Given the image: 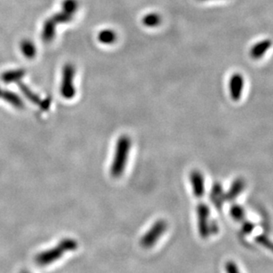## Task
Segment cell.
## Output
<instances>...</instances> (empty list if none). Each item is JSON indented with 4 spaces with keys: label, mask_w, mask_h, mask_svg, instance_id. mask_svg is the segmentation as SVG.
Here are the masks:
<instances>
[{
    "label": "cell",
    "mask_w": 273,
    "mask_h": 273,
    "mask_svg": "<svg viewBox=\"0 0 273 273\" xmlns=\"http://www.w3.org/2000/svg\"><path fill=\"white\" fill-rule=\"evenodd\" d=\"M78 243L77 242L71 239V238H65L52 249L42 251L41 253L36 255L35 261L37 266H47L52 265V263L59 260L62 258L64 254L67 252H72L77 250Z\"/></svg>",
    "instance_id": "1"
},
{
    "label": "cell",
    "mask_w": 273,
    "mask_h": 273,
    "mask_svg": "<svg viewBox=\"0 0 273 273\" xmlns=\"http://www.w3.org/2000/svg\"><path fill=\"white\" fill-rule=\"evenodd\" d=\"M131 147V140L128 136L123 135L119 138L115 147V156L110 168L111 176L113 178H119L123 174Z\"/></svg>",
    "instance_id": "2"
},
{
    "label": "cell",
    "mask_w": 273,
    "mask_h": 273,
    "mask_svg": "<svg viewBox=\"0 0 273 273\" xmlns=\"http://www.w3.org/2000/svg\"><path fill=\"white\" fill-rule=\"evenodd\" d=\"M168 229V223L164 219H159L155 222L153 226H151L149 230L146 234L143 235L140 239V246L144 249H150L158 242L160 238L163 236V234Z\"/></svg>",
    "instance_id": "3"
},
{
    "label": "cell",
    "mask_w": 273,
    "mask_h": 273,
    "mask_svg": "<svg viewBox=\"0 0 273 273\" xmlns=\"http://www.w3.org/2000/svg\"><path fill=\"white\" fill-rule=\"evenodd\" d=\"M75 68L74 65L70 63L66 64L62 70V80L60 85V93L65 99H70L75 97Z\"/></svg>",
    "instance_id": "4"
},
{
    "label": "cell",
    "mask_w": 273,
    "mask_h": 273,
    "mask_svg": "<svg viewBox=\"0 0 273 273\" xmlns=\"http://www.w3.org/2000/svg\"><path fill=\"white\" fill-rule=\"evenodd\" d=\"M244 86L245 79L243 75L241 73H234V75L230 77L229 80V93L231 99L235 102L242 99Z\"/></svg>",
    "instance_id": "5"
},
{
    "label": "cell",
    "mask_w": 273,
    "mask_h": 273,
    "mask_svg": "<svg viewBox=\"0 0 273 273\" xmlns=\"http://www.w3.org/2000/svg\"><path fill=\"white\" fill-rule=\"evenodd\" d=\"M210 214V208L204 203H200L197 207V219H198L199 233L202 238H207L210 234V226L209 225Z\"/></svg>",
    "instance_id": "6"
},
{
    "label": "cell",
    "mask_w": 273,
    "mask_h": 273,
    "mask_svg": "<svg viewBox=\"0 0 273 273\" xmlns=\"http://www.w3.org/2000/svg\"><path fill=\"white\" fill-rule=\"evenodd\" d=\"M190 182L194 196L196 198H202L205 193V180L202 171L198 170H192Z\"/></svg>",
    "instance_id": "7"
},
{
    "label": "cell",
    "mask_w": 273,
    "mask_h": 273,
    "mask_svg": "<svg viewBox=\"0 0 273 273\" xmlns=\"http://www.w3.org/2000/svg\"><path fill=\"white\" fill-rule=\"evenodd\" d=\"M273 46V41L271 39H263L258 41V43L254 44L252 47L250 48V55L251 59L255 60L261 59L266 55L267 52Z\"/></svg>",
    "instance_id": "8"
},
{
    "label": "cell",
    "mask_w": 273,
    "mask_h": 273,
    "mask_svg": "<svg viewBox=\"0 0 273 273\" xmlns=\"http://www.w3.org/2000/svg\"><path fill=\"white\" fill-rule=\"evenodd\" d=\"M56 25L57 24L50 18L44 21L43 29H42V39L45 43H50L55 37Z\"/></svg>",
    "instance_id": "9"
},
{
    "label": "cell",
    "mask_w": 273,
    "mask_h": 273,
    "mask_svg": "<svg viewBox=\"0 0 273 273\" xmlns=\"http://www.w3.org/2000/svg\"><path fill=\"white\" fill-rule=\"evenodd\" d=\"M245 186L246 182L243 178H239L237 179H235L234 183L232 184L231 187H230L226 197L229 199V200L236 198L240 194H242L243 190H244V188H245Z\"/></svg>",
    "instance_id": "10"
},
{
    "label": "cell",
    "mask_w": 273,
    "mask_h": 273,
    "mask_svg": "<svg viewBox=\"0 0 273 273\" xmlns=\"http://www.w3.org/2000/svg\"><path fill=\"white\" fill-rule=\"evenodd\" d=\"M2 99H4L6 102L9 104H11L12 106L18 108V109H21L23 108L24 103L22 101V99H20V96L17 95L14 92H12L11 91H2L1 93V97Z\"/></svg>",
    "instance_id": "11"
},
{
    "label": "cell",
    "mask_w": 273,
    "mask_h": 273,
    "mask_svg": "<svg viewBox=\"0 0 273 273\" xmlns=\"http://www.w3.org/2000/svg\"><path fill=\"white\" fill-rule=\"evenodd\" d=\"M25 75L24 69H14L10 71L4 72L3 75H1V79L5 83H14L20 81Z\"/></svg>",
    "instance_id": "12"
},
{
    "label": "cell",
    "mask_w": 273,
    "mask_h": 273,
    "mask_svg": "<svg viewBox=\"0 0 273 273\" xmlns=\"http://www.w3.org/2000/svg\"><path fill=\"white\" fill-rule=\"evenodd\" d=\"M20 51L27 59H33L36 54V48L34 43L28 39H24L20 42Z\"/></svg>",
    "instance_id": "13"
},
{
    "label": "cell",
    "mask_w": 273,
    "mask_h": 273,
    "mask_svg": "<svg viewBox=\"0 0 273 273\" xmlns=\"http://www.w3.org/2000/svg\"><path fill=\"white\" fill-rule=\"evenodd\" d=\"M98 39L103 44H112L117 39V35L112 29H103L99 32Z\"/></svg>",
    "instance_id": "14"
},
{
    "label": "cell",
    "mask_w": 273,
    "mask_h": 273,
    "mask_svg": "<svg viewBox=\"0 0 273 273\" xmlns=\"http://www.w3.org/2000/svg\"><path fill=\"white\" fill-rule=\"evenodd\" d=\"M18 85H19V88H20V91L22 92V94H23L30 102L39 105L41 100H42V99H40L39 96L37 95V94L35 93L32 90H30L25 83H20V82H19V83H18Z\"/></svg>",
    "instance_id": "15"
},
{
    "label": "cell",
    "mask_w": 273,
    "mask_h": 273,
    "mask_svg": "<svg viewBox=\"0 0 273 273\" xmlns=\"http://www.w3.org/2000/svg\"><path fill=\"white\" fill-rule=\"evenodd\" d=\"M162 22V17L158 13L151 12L147 13L142 19V23L148 28H155L157 27Z\"/></svg>",
    "instance_id": "16"
},
{
    "label": "cell",
    "mask_w": 273,
    "mask_h": 273,
    "mask_svg": "<svg viewBox=\"0 0 273 273\" xmlns=\"http://www.w3.org/2000/svg\"><path fill=\"white\" fill-rule=\"evenodd\" d=\"M73 16L67 12H64L61 10V12H57L54 15L52 16V19L56 24H64L68 23L69 21H71L73 19Z\"/></svg>",
    "instance_id": "17"
},
{
    "label": "cell",
    "mask_w": 273,
    "mask_h": 273,
    "mask_svg": "<svg viewBox=\"0 0 273 273\" xmlns=\"http://www.w3.org/2000/svg\"><path fill=\"white\" fill-rule=\"evenodd\" d=\"M78 9L77 0H64L62 3V11L74 15Z\"/></svg>",
    "instance_id": "18"
},
{
    "label": "cell",
    "mask_w": 273,
    "mask_h": 273,
    "mask_svg": "<svg viewBox=\"0 0 273 273\" xmlns=\"http://www.w3.org/2000/svg\"><path fill=\"white\" fill-rule=\"evenodd\" d=\"M226 273H242L236 263L234 261H229L226 265Z\"/></svg>",
    "instance_id": "19"
},
{
    "label": "cell",
    "mask_w": 273,
    "mask_h": 273,
    "mask_svg": "<svg viewBox=\"0 0 273 273\" xmlns=\"http://www.w3.org/2000/svg\"><path fill=\"white\" fill-rule=\"evenodd\" d=\"M231 213H232V215H233V217H234V218L239 219V218L243 217L244 210H243L242 207L235 205V206L233 207V209L231 210Z\"/></svg>",
    "instance_id": "20"
},
{
    "label": "cell",
    "mask_w": 273,
    "mask_h": 273,
    "mask_svg": "<svg viewBox=\"0 0 273 273\" xmlns=\"http://www.w3.org/2000/svg\"><path fill=\"white\" fill-rule=\"evenodd\" d=\"M51 104H52V99L50 97H48L46 99L41 100L39 104L40 108L43 111H47L51 107Z\"/></svg>",
    "instance_id": "21"
},
{
    "label": "cell",
    "mask_w": 273,
    "mask_h": 273,
    "mask_svg": "<svg viewBox=\"0 0 273 273\" xmlns=\"http://www.w3.org/2000/svg\"><path fill=\"white\" fill-rule=\"evenodd\" d=\"M20 273H28V271H25V270H24V271H21V272H20Z\"/></svg>",
    "instance_id": "22"
},
{
    "label": "cell",
    "mask_w": 273,
    "mask_h": 273,
    "mask_svg": "<svg viewBox=\"0 0 273 273\" xmlns=\"http://www.w3.org/2000/svg\"><path fill=\"white\" fill-rule=\"evenodd\" d=\"M2 91H3V90H2L1 88H0V97H1V93H2Z\"/></svg>",
    "instance_id": "23"
},
{
    "label": "cell",
    "mask_w": 273,
    "mask_h": 273,
    "mask_svg": "<svg viewBox=\"0 0 273 273\" xmlns=\"http://www.w3.org/2000/svg\"><path fill=\"white\" fill-rule=\"evenodd\" d=\"M201 1H205V0H201Z\"/></svg>",
    "instance_id": "24"
}]
</instances>
